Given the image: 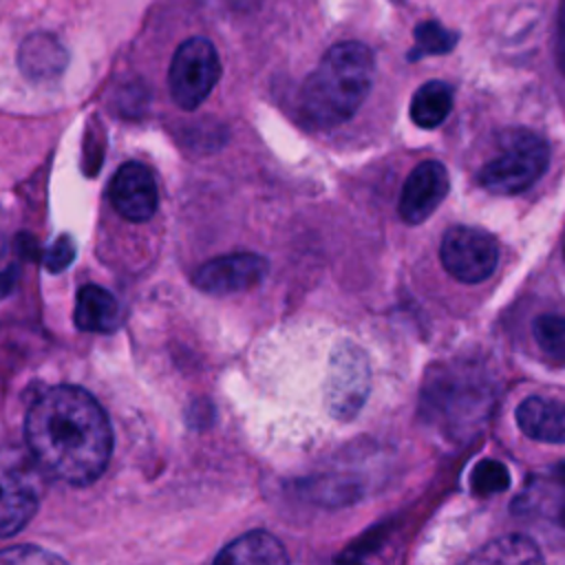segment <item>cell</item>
Returning a JSON list of instances; mask_svg holds the SVG:
<instances>
[{"instance_id": "obj_11", "label": "cell", "mask_w": 565, "mask_h": 565, "mask_svg": "<svg viewBox=\"0 0 565 565\" xmlns=\"http://www.w3.org/2000/svg\"><path fill=\"white\" fill-rule=\"evenodd\" d=\"M521 433L534 441L565 444V402L556 397L532 395L516 406Z\"/></svg>"}, {"instance_id": "obj_20", "label": "cell", "mask_w": 565, "mask_h": 565, "mask_svg": "<svg viewBox=\"0 0 565 565\" xmlns=\"http://www.w3.org/2000/svg\"><path fill=\"white\" fill-rule=\"evenodd\" d=\"M75 258V243L71 236H60L46 252L44 263L51 271H62L71 265V260Z\"/></svg>"}, {"instance_id": "obj_3", "label": "cell", "mask_w": 565, "mask_h": 565, "mask_svg": "<svg viewBox=\"0 0 565 565\" xmlns=\"http://www.w3.org/2000/svg\"><path fill=\"white\" fill-rule=\"evenodd\" d=\"M550 163L547 141L525 128L508 130L499 150L481 166L477 181L492 194H519L534 185Z\"/></svg>"}, {"instance_id": "obj_2", "label": "cell", "mask_w": 565, "mask_h": 565, "mask_svg": "<svg viewBox=\"0 0 565 565\" xmlns=\"http://www.w3.org/2000/svg\"><path fill=\"white\" fill-rule=\"evenodd\" d=\"M375 77V57L362 42L333 44L300 90V108L309 124L333 128L351 119L364 104Z\"/></svg>"}, {"instance_id": "obj_18", "label": "cell", "mask_w": 565, "mask_h": 565, "mask_svg": "<svg viewBox=\"0 0 565 565\" xmlns=\"http://www.w3.org/2000/svg\"><path fill=\"white\" fill-rule=\"evenodd\" d=\"M534 340L543 353L565 362V318L563 316H541L532 324Z\"/></svg>"}, {"instance_id": "obj_19", "label": "cell", "mask_w": 565, "mask_h": 565, "mask_svg": "<svg viewBox=\"0 0 565 565\" xmlns=\"http://www.w3.org/2000/svg\"><path fill=\"white\" fill-rule=\"evenodd\" d=\"M508 483H510V477H508L505 466L499 463V461H492V459L481 461L472 472V488L479 494H490V492L505 490Z\"/></svg>"}, {"instance_id": "obj_12", "label": "cell", "mask_w": 565, "mask_h": 565, "mask_svg": "<svg viewBox=\"0 0 565 565\" xmlns=\"http://www.w3.org/2000/svg\"><path fill=\"white\" fill-rule=\"evenodd\" d=\"M121 324L117 298L97 285H84L75 300V327L88 333H110Z\"/></svg>"}, {"instance_id": "obj_24", "label": "cell", "mask_w": 565, "mask_h": 565, "mask_svg": "<svg viewBox=\"0 0 565 565\" xmlns=\"http://www.w3.org/2000/svg\"><path fill=\"white\" fill-rule=\"evenodd\" d=\"M225 2H230V4H234V7H243V4H249V2H254V0H225Z\"/></svg>"}, {"instance_id": "obj_21", "label": "cell", "mask_w": 565, "mask_h": 565, "mask_svg": "<svg viewBox=\"0 0 565 565\" xmlns=\"http://www.w3.org/2000/svg\"><path fill=\"white\" fill-rule=\"evenodd\" d=\"M556 62L565 75V0H561L556 15Z\"/></svg>"}, {"instance_id": "obj_25", "label": "cell", "mask_w": 565, "mask_h": 565, "mask_svg": "<svg viewBox=\"0 0 565 565\" xmlns=\"http://www.w3.org/2000/svg\"><path fill=\"white\" fill-rule=\"evenodd\" d=\"M4 249H7V245H4V236L0 234V256L4 254Z\"/></svg>"}, {"instance_id": "obj_1", "label": "cell", "mask_w": 565, "mask_h": 565, "mask_svg": "<svg viewBox=\"0 0 565 565\" xmlns=\"http://www.w3.org/2000/svg\"><path fill=\"white\" fill-rule=\"evenodd\" d=\"M24 441L44 475L75 488L102 477L113 452V430L99 402L79 386L42 391L24 417Z\"/></svg>"}, {"instance_id": "obj_6", "label": "cell", "mask_w": 565, "mask_h": 565, "mask_svg": "<svg viewBox=\"0 0 565 565\" xmlns=\"http://www.w3.org/2000/svg\"><path fill=\"white\" fill-rule=\"evenodd\" d=\"M371 388V369L366 353L353 342H340L327 371L324 402L329 413L340 419H353L366 402Z\"/></svg>"}, {"instance_id": "obj_4", "label": "cell", "mask_w": 565, "mask_h": 565, "mask_svg": "<svg viewBox=\"0 0 565 565\" xmlns=\"http://www.w3.org/2000/svg\"><path fill=\"white\" fill-rule=\"evenodd\" d=\"M42 475L29 448L0 450V539L18 534L38 512Z\"/></svg>"}, {"instance_id": "obj_8", "label": "cell", "mask_w": 565, "mask_h": 565, "mask_svg": "<svg viewBox=\"0 0 565 565\" xmlns=\"http://www.w3.org/2000/svg\"><path fill=\"white\" fill-rule=\"evenodd\" d=\"M269 271L267 258L254 252H236L216 256L194 271V285L212 296H227L252 289L263 282Z\"/></svg>"}, {"instance_id": "obj_13", "label": "cell", "mask_w": 565, "mask_h": 565, "mask_svg": "<svg viewBox=\"0 0 565 565\" xmlns=\"http://www.w3.org/2000/svg\"><path fill=\"white\" fill-rule=\"evenodd\" d=\"M18 62L31 79H51L64 71L66 51L53 35L33 33L22 42Z\"/></svg>"}, {"instance_id": "obj_16", "label": "cell", "mask_w": 565, "mask_h": 565, "mask_svg": "<svg viewBox=\"0 0 565 565\" xmlns=\"http://www.w3.org/2000/svg\"><path fill=\"white\" fill-rule=\"evenodd\" d=\"M472 561H477V563H510V565L536 563V561H541V552H539L536 543L530 541L527 536L510 534V536L488 543L481 552H477L472 556Z\"/></svg>"}, {"instance_id": "obj_17", "label": "cell", "mask_w": 565, "mask_h": 565, "mask_svg": "<svg viewBox=\"0 0 565 565\" xmlns=\"http://www.w3.org/2000/svg\"><path fill=\"white\" fill-rule=\"evenodd\" d=\"M459 35L450 29H446L444 24L435 22V20H426L419 22L415 26V46L408 53L411 60H419L426 55H441L455 49Z\"/></svg>"}, {"instance_id": "obj_15", "label": "cell", "mask_w": 565, "mask_h": 565, "mask_svg": "<svg viewBox=\"0 0 565 565\" xmlns=\"http://www.w3.org/2000/svg\"><path fill=\"white\" fill-rule=\"evenodd\" d=\"M452 110V88L441 79L422 84L411 99V119L419 128H437Z\"/></svg>"}, {"instance_id": "obj_22", "label": "cell", "mask_w": 565, "mask_h": 565, "mask_svg": "<svg viewBox=\"0 0 565 565\" xmlns=\"http://www.w3.org/2000/svg\"><path fill=\"white\" fill-rule=\"evenodd\" d=\"M60 561V556H55V554H46V552H40V550H35V547H29V550H24V547H18L15 552H4V554H0V561Z\"/></svg>"}, {"instance_id": "obj_14", "label": "cell", "mask_w": 565, "mask_h": 565, "mask_svg": "<svg viewBox=\"0 0 565 565\" xmlns=\"http://www.w3.org/2000/svg\"><path fill=\"white\" fill-rule=\"evenodd\" d=\"M214 563H236V565H254V563H267V565H276V563H287V554L285 547L280 545V541L265 532V530H252L243 536H238L236 541H232L227 547H223Z\"/></svg>"}, {"instance_id": "obj_5", "label": "cell", "mask_w": 565, "mask_h": 565, "mask_svg": "<svg viewBox=\"0 0 565 565\" xmlns=\"http://www.w3.org/2000/svg\"><path fill=\"white\" fill-rule=\"evenodd\" d=\"M221 77V62L207 38L185 40L172 55L168 71L170 95L183 110H194L205 102Z\"/></svg>"}, {"instance_id": "obj_23", "label": "cell", "mask_w": 565, "mask_h": 565, "mask_svg": "<svg viewBox=\"0 0 565 565\" xmlns=\"http://www.w3.org/2000/svg\"><path fill=\"white\" fill-rule=\"evenodd\" d=\"M13 280H15V271H13V269H11V271L7 269V271L0 274V296H7V294L11 291Z\"/></svg>"}, {"instance_id": "obj_9", "label": "cell", "mask_w": 565, "mask_h": 565, "mask_svg": "<svg viewBox=\"0 0 565 565\" xmlns=\"http://www.w3.org/2000/svg\"><path fill=\"white\" fill-rule=\"evenodd\" d=\"M108 192L110 203L119 212V216L132 223L148 221L159 203L154 177L139 161H126L124 166H119Z\"/></svg>"}, {"instance_id": "obj_7", "label": "cell", "mask_w": 565, "mask_h": 565, "mask_svg": "<svg viewBox=\"0 0 565 565\" xmlns=\"http://www.w3.org/2000/svg\"><path fill=\"white\" fill-rule=\"evenodd\" d=\"M444 269L459 282L486 280L499 263V245L492 234L470 225L450 227L439 245Z\"/></svg>"}, {"instance_id": "obj_10", "label": "cell", "mask_w": 565, "mask_h": 565, "mask_svg": "<svg viewBox=\"0 0 565 565\" xmlns=\"http://www.w3.org/2000/svg\"><path fill=\"white\" fill-rule=\"evenodd\" d=\"M450 188L448 170L439 161H424L413 168L406 177L399 194V216L402 221L417 225L426 221L437 205L446 199Z\"/></svg>"}]
</instances>
